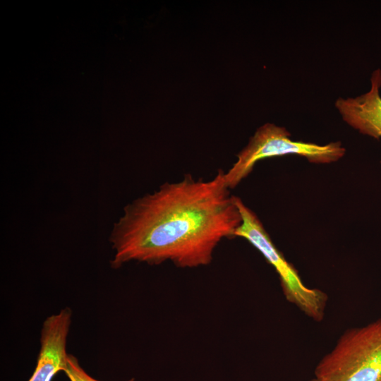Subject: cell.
<instances>
[{
	"instance_id": "3957f363",
	"label": "cell",
	"mask_w": 381,
	"mask_h": 381,
	"mask_svg": "<svg viewBox=\"0 0 381 381\" xmlns=\"http://www.w3.org/2000/svg\"><path fill=\"white\" fill-rule=\"evenodd\" d=\"M290 136L285 128L273 123H267L258 128L247 146L237 155L236 162L224 172L226 186L231 190L236 187L263 159L296 155L313 163L325 164L336 162L345 154L339 142L318 145L294 141Z\"/></svg>"
},
{
	"instance_id": "9c48e42d",
	"label": "cell",
	"mask_w": 381,
	"mask_h": 381,
	"mask_svg": "<svg viewBox=\"0 0 381 381\" xmlns=\"http://www.w3.org/2000/svg\"><path fill=\"white\" fill-rule=\"evenodd\" d=\"M380 163H381V161H380Z\"/></svg>"
},
{
	"instance_id": "ba28073f",
	"label": "cell",
	"mask_w": 381,
	"mask_h": 381,
	"mask_svg": "<svg viewBox=\"0 0 381 381\" xmlns=\"http://www.w3.org/2000/svg\"><path fill=\"white\" fill-rule=\"evenodd\" d=\"M310 381H318V380L315 378H313Z\"/></svg>"
},
{
	"instance_id": "6da1fadb",
	"label": "cell",
	"mask_w": 381,
	"mask_h": 381,
	"mask_svg": "<svg viewBox=\"0 0 381 381\" xmlns=\"http://www.w3.org/2000/svg\"><path fill=\"white\" fill-rule=\"evenodd\" d=\"M241 223L236 196L222 170L208 181L188 174L124 207L109 234L110 265L169 261L180 268L206 266L219 243L234 238Z\"/></svg>"
},
{
	"instance_id": "8992f818",
	"label": "cell",
	"mask_w": 381,
	"mask_h": 381,
	"mask_svg": "<svg viewBox=\"0 0 381 381\" xmlns=\"http://www.w3.org/2000/svg\"><path fill=\"white\" fill-rule=\"evenodd\" d=\"M381 69L374 71L370 89L356 97L339 98L335 107L343 120L361 133L381 138Z\"/></svg>"
},
{
	"instance_id": "52a82bcc",
	"label": "cell",
	"mask_w": 381,
	"mask_h": 381,
	"mask_svg": "<svg viewBox=\"0 0 381 381\" xmlns=\"http://www.w3.org/2000/svg\"><path fill=\"white\" fill-rule=\"evenodd\" d=\"M70 381H99L91 377L80 366L78 358L72 354H68L66 366L64 370ZM126 381H135L131 378Z\"/></svg>"
},
{
	"instance_id": "7a4b0ae2",
	"label": "cell",
	"mask_w": 381,
	"mask_h": 381,
	"mask_svg": "<svg viewBox=\"0 0 381 381\" xmlns=\"http://www.w3.org/2000/svg\"><path fill=\"white\" fill-rule=\"evenodd\" d=\"M318 381H381V318L346 330L318 363Z\"/></svg>"
},
{
	"instance_id": "277c9868",
	"label": "cell",
	"mask_w": 381,
	"mask_h": 381,
	"mask_svg": "<svg viewBox=\"0 0 381 381\" xmlns=\"http://www.w3.org/2000/svg\"><path fill=\"white\" fill-rule=\"evenodd\" d=\"M236 202L241 215V223L236 230L234 237L246 239L274 267L279 277L284 294L289 302L314 320L321 321L327 303V295L303 283L297 271L273 243L255 212L237 196Z\"/></svg>"
},
{
	"instance_id": "5b68a950",
	"label": "cell",
	"mask_w": 381,
	"mask_h": 381,
	"mask_svg": "<svg viewBox=\"0 0 381 381\" xmlns=\"http://www.w3.org/2000/svg\"><path fill=\"white\" fill-rule=\"evenodd\" d=\"M71 320L72 310L69 307L44 320L36 367L28 381H51L57 373L64 372L68 354L66 343Z\"/></svg>"
}]
</instances>
